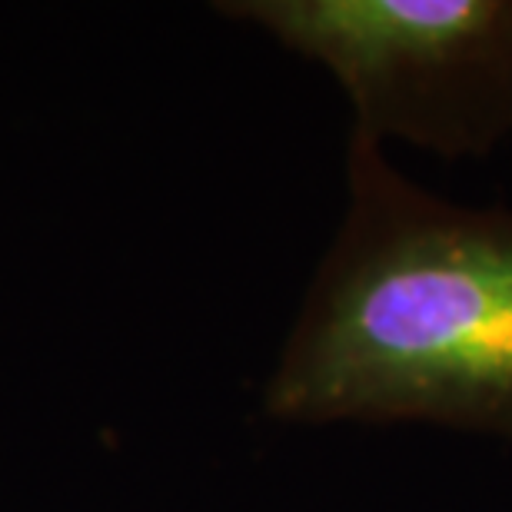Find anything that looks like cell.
Listing matches in <instances>:
<instances>
[{
	"mask_svg": "<svg viewBox=\"0 0 512 512\" xmlns=\"http://www.w3.org/2000/svg\"><path fill=\"white\" fill-rule=\"evenodd\" d=\"M223 17L320 64L353 133L443 160L512 140V0H233Z\"/></svg>",
	"mask_w": 512,
	"mask_h": 512,
	"instance_id": "7a4b0ae2",
	"label": "cell"
},
{
	"mask_svg": "<svg viewBox=\"0 0 512 512\" xmlns=\"http://www.w3.org/2000/svg\"><path fill=\"white\" fill-rule=\"evenodd\" d=\"M263 413L512 443V207L419 187L350 133L340 230L263 383Z\"/></svg>",
	"mask_w": 512,
	"mask_h": 512,
	"instance_id": "6da1fadb",
	"label": "cell"
}]
</instances>
